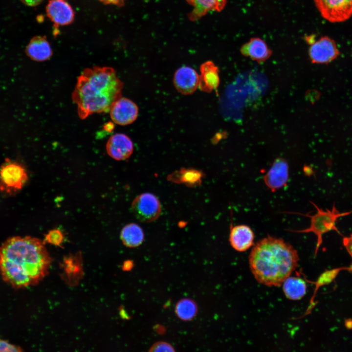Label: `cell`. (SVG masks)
Here are the masks:
<instances>
[{"label": "cell", "instance_id": "6da1fadb", "mask_svg": "<svg viewBox=\"0 0 352 352\" xmlns=\"http://www.w3.org/2000/svg\"><path fill=\"white\" fill-rule=\"evenodd\" d=\"M51 259L39 239L15 236L0 247V273L3 280L15 288L39 283L48 273Z\"/></svg>", "mask_w": 352, "mask_h": 352}, {"label": "cell", "instance_id": "7a4b0ae2", "mask_svg": "<svg viewBox=\"0 0 352 352\" xmlns=\"http://www.w3.org/2000/svg\"><path fill=\"white\" fill-rule=\"evenodd\" d=\"M123 84L110 67L94 66L84 69L72 94L78 115L85 119L94 113L108 112L121 97Z\"/></svg>", "mask_w": 352, "mask_h": 352}, {"label": "cell", "instance_id": "3957f363", "mask_svg": "<svg viewBox=\"0 0 352 352\" xmlns=\"http://www.w3.org/2000/svg\"><path fill=\"white\" fill-rule=\"evenodd\" d=\"M297 250L281 238L268 236L254 244L249 257L256 280L269 286H279L296 269Z\"/></svg>", "mask_w": 352, "mask_h": 352}, {"label": "cell", "instance_id": "277c9868", "mask_svg": "<svg viewBox=\"0 0 352 352\" xmlns=\"http://www.w3.org/2000/svg\"><path fill=\"white\" fill-rule=\"evenodd\" d=\"M311 203L317 210L316 213L313 215H305L310 218V224L309 227L302 230L288 231L297 233H314L317 237V244L315 254L317 253L319 247L322 242L323 235L330 231H335L341 234L336 226V222L338 218L348 216L352 213V211L344 213H340L335 208L334 204L331 210H324L319 208L314 203Z\"/></svg>", "mask_w": 352, "mask_h": 352}, {"label": "cell", "instance_id": "5b68a950", "mask_svg": "<svg viewBox=\"0 0 352 352\" xmlns=\"http://www.w3.org/2000/svg\"><path fill=\"white\" fill-rule=\"evenodd\" d=\"M27 173L19 163L9 159L0 166V190L12 194L20 191L27 180Z\"/></svg>", "mask_w": 352, "mask_h": 352}, {"label": "cell", "instance_id": "8992f818", "mask_svg": "<svg viewBox=\"0 0 352 352\" xmlns=\"http://www.w3.org/2000/svg\"><path fill=\"white\" fill-rule=\"evenodd\" d=\"M309 44L308 55L313 63L326 64L336 59L339 51L335 42L328 37H322L316 41L313 36H306Z\"/></svg>", "mask_w": 352, "mask_h": 352}, {"label": "cell", "instance_id": "52a82bcc", "mask_svg": "<svg viewBox=\"0 0 352 352\" xmlns=\"http://www.w3.org/2000/svg\"><path fill=\"white\" fill-rule=\"evenodd\" d=\"M132 211L138 220L150 222L156 220L161 213V205L153 194L144 193L136 197L132 204Z\"/></svg>", "mask_w": 352, "mask_h": 352}, {"label": "cell", "instance_id": "ba28073f", "mask_svg": "<svg viewBox=\"0 0 352 352\" xmlns=\"http://www.w3.org/2000/svg\"><path fill=\"white\" fill-rule=\"evenodd\" d=\"M313 0L322 17L330 22H342L352 16V0Z\"/></svg>", "mask_w": 352, "mask_h": 352}, {"label": "cell", "instance_id": "9c48e42d", "mask_svg": "<svg viewBox=\"0 0 352 352\" xmlns=\"http://www.w3.org/2000/svg\"><path fill=\"white\" fill-rule=\"evenodd\" d=\"M110 112L113 122L120 125H127L136 119L138 108L132 100L121 97L113 104Z\"/></svg>", "mask_w": 352, "mask_h": 352}, {"label": "cell", "instance_id": "30bf717a", "mask_svg": "<svg viewBox=\"0 0 352 352\" xmlns=\"http://www.w3.org/2000/svg\"><path fill=\"white\" fill-rule=\"evenodd\" d=\"M288 178V164L286 160L281 157L274 160L263 177L265 184L272 192L285 186Z\"/></svg>", "mask_w": 352, "mask_h": 352}, {"label": "cell", "instance_id": "8fae6325", "mask_svg": "<svg viewBox=\"0 0 352 352\" xmlns=\"http://www.w3.org/2000/svg\"><path fill=\"white\" fill-rule=\"evenodd\" d=\"M46 13L55 27L69 24L74 20V11L66 0H49Z\"/></svg>", "mask_w": 352, "mask_h": 352}, {"label": "cell", "instance_id": "7c38bea8", "mask_svg": "<svg viewBox=\"0 0 352 352\" xmlns=\"http://www.w3.org/2000/svg\"><path fill=\"white\" fill-rule=\"evenodd\" d=\"M133 143L132 140L123 133H115L111 135L106 144L108 154L117 160H125L132 153Z\"/></svg>", "mask_w": 352, "mask_h": 352}, {"label": "cell", "instance_id": "4fadbf2b", "mask_svg": "<svg viewBox=\"0 0 352 352\" xmlns=\"http://www.w3.org/2000/svg\"><path fill=\"white\" fill-rule=\"evenodd\" d=\"M173 81L175 88L179 92L183 94H190L198 86L199 76L193 68L183 66L176 71Z\"/></svg>", "mask_w": 352, "mask_h": 352}, {"label": "cell", "instance_id": "5bb4252c", "mask_svg": "<svg viewBox=\"0 0 352 352\" xmlns=\"http://www.w3.org/2000/svg\"><path fill=\"white\" fill-rule=\"evenodd\" d=\"M254 234L251 228L244 224L231 226L229 240L236 251L243 252L254 244Z\"/></svg>", "mask_w": 352, "mask_h": 352}, {"label": "cell", "instance_id": "9a60e30c", "mask_svg": "<svg viewBox=\"0 0 352 352\" xmlns=\"http://www.w3.org/2000/svg\"><path fill=\"white\" fill-rule=\"evenodd\" d=\"M192 7L188 19L193 22L199 20L210 11L220 12L225 7L227 0H186Z\"/></svg>", "mask_w": 352, "mask_h": 352}, {"label": "cell", "instance_id": "2e32d148", "mask_svg": "<svg viewBox=\"0 0 352 352\" xmlns=\"http://www.w3.org/2000/svg\"><path fill=\"white\" fill-rule=\"evenodd\" d=\"M241 53L244 56L250 57L258 63L267 60L272 54L266 43L258 37L252 38L243 44L240 48Z\"/></svg>", "mask_w": 352, "mask_h": 352}, {"label": "cell", "instance_id": "e0dca14e", "mask_svg": "<svg viewBox=\"0 0 352 352\" xmlns=\"http://www.w3.org/2000/svg\"><path fill=\"white\" fill-rule=\"evenodd\" d=\"M199 88L206 92L217 90L220 84L219 70L212 61L203 63L200 67Z\"/></svg>", "mask_w": 352, "mask_h": 352}, {"label": "cell", "instance_id": "ac0fdd59", "mask_svg": "<svg viewBox=\"0 0 352 352\" xmlns=\"http://www.w3.org/2000/svg\"><path fill=\"white\" fill-rule=\"evenodd\" d=\"M25 52L32 60L43 62L48 60L52 55L51 45L46 37L37 36L32 38L27 44Z\"/></svg>", "mask_w": 352, "mask_h": 352}, {"label": "cell", "instance_id": "d6986e66", "mask_svg": "<svg viewBox=\"0 0 352 352\" xmlns=\"http://www.w3.org/2000/svg\"><path fill=\"white\" fill-rule=\"evenodd\" d=\"M204 176L202 172L192 168H182L168 176V179L174 183H183L189 187L199 185Z\"/></svg>", "mask_w": 352, "mask_h": 352}, {"label": "cell", "instance_id": "ffe728a7", "mask_svg": "<svg viewBox=\"0 0 352 352\" xmlns=\"http://www.w3.org/2000/svg\"><path fill=\"white\" fill-rule=\"evenodd\" d=\"M120 238L126 246L134 248L142 244L144 239V233L139 225L131 223L122 229Z\"/></svg>", "mask_w": 352, "mask_h": 352}, {"label": "cell", "instance_id": "44dd1931", "mask_svg": "<svg viewBox=\"0 0 352 352\" xmlns=\"http://www.w3.org/2000/svg\"><path fill=\"white\" fill-rule=\"evenodd\" d=\"M282 285L285 295L291 300H300L306 293V282L297 277L289 276L283 282Z\"/></svg>", "mask_w": 352, "mask_h": 352}, {"label": "cell", "instance_id": "7402d4cb", "mask_svg": "<svg viewBox=\"0 0 352 352\" xmlns=\"http://www.w3.org/2000/svg\"><path fill=\"white\" fill-rule=\"evenodd\" d=\"M175 310L179 319L188 321L196 317L198 312V307L195 301L190 298H185L177 302Z\"/></svg>", "mask_w": 352, "mask_h": 352}, {"label": "cell", "instance_id": "603a6c76", "mask_svg": "<svg viewBox=\"0 0 352 352\" xmlns=\"http://www.w3.org/2000/svg\"><path fill=\"white\" fill-rule=\"evenodd\" d=\"M64 240L62 232L58 229L50 230L45 236L44 241L47 243L57 246H61Z\"/></svg>", "mask_w": 352, "mask_h": 352}, {"label": "cell", "instance_id": "cb8c5ba5", "mask_svg": "<svg viewBox=\"0 0 352 352\" xmlns=\"http://www.w3.org/2000/svg\"><path fill=\"white\" fill-rule=\"evenodd\" d=\"M149 352H175V350L172 345L165 341H158L154 343L150 347Z\"/></svg>", "mask_w": 352, "mask_h": 352}, {"label": "cell", "instance_id": "d4e9b609", "mask_svg": "<svg viewBox=\"0 0 352 352\" xmlns=\"http://www.w3.org/2000/svg\"><path fill=\"white\" fill-rule=\"evenodd\" d=\"M22 350L16 345H12L0 338V352H19Z\"/></svg>", "mask_w": 352, "mask_h": 352}, {"label": "cell", "instance_id": "484cf974", "mask_svg": "<svg viewBox=\"0 0 352 352\" xmlns=\"http://www.w3.org/2000/svg\"><path fill=\"white\" fill-rule=\"evenodd\" d=\"M343 243L346 250L352 258V234L349 237H344Z\"/></svg>", "mask_w": 352, "mask_h": 352}, {"label": "cell", "instance_id": "4316f807", "mask_svg": "<svg viewBox=\"0 0 352 352\" xmlns=\"http://www.w3.org/2000/svg\"><path fill=\"white\" fill-rule=\"evenodd\" d=\"M105 4H111L117 6H122L126 0H99Z\"/></svg>", "mask_w": 352, "mask_h": 352}, {"label": "cell", "instance_id": "83f0119b", "mask_svg": "<svg viewBox=\"0 0 352 352\" xmlns=\"http://www.w3.org/2000/svg\"><path fill=\"white\" fill-rule=\"evenodd\" d=\"M43 0H21L25 4L29 6H35L40 4Z\"/></svg>", "mask_w": 352, "mask_h": 352}, {"label": "cell", "instance_id": "f1b7e54d", "mask_svg": "<svg viewBox=\"0 0 352 352\" xmlns=\"http://www.w3.org/2000/svg\"><path fill=\"white\" fill-rule=\"evenodd\" d=\"M133 267V263L130 260L126 261L124 262L123 265V269L124 270H130Z\"/></svg>", "mask_w": 352, "mask_h": 352}]
</instances>
